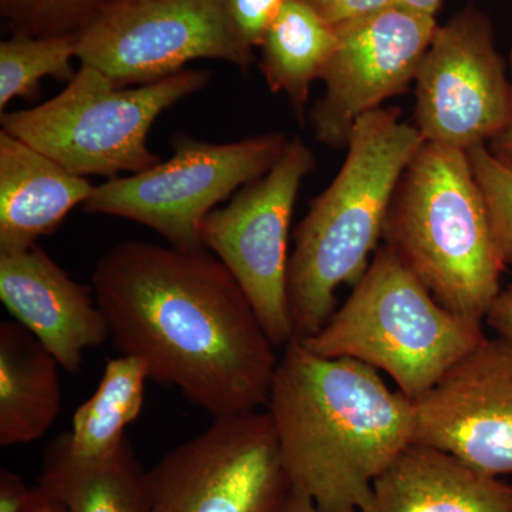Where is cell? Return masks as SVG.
Listing matches in <instances>:
<instances>
[{"instance_id":"1","label":"cell","mask_w":512,"mask_h":512,"mask_svg":"<svg viewBox=\"0 0 512 512\" xmlns=\"http://www.w3.org/2000/svg\"><path fill=\"white\" fill-rule=\"evenodd\" d=\"M120 355L214 417L266 406L279 357L234 276L208 249L121 242L92 275Z\"/></svg>"},{"instance_id":"2","label":"cell","mask_w":512,"mask_h":512,"mask_svg":"<svg viewBox=\"0 0 512 512\" xmlns=\"http://www.w3.org/2000/svg\"><path fill=\"white\" fill-rule=\"evenodd\" d=\"M293 488L320 512H365L376 477L413 439V403L375 367L292 340L265 406Z\"/></svg>"},{"instance_id":"3","label":"cell","mask_w":512,"mask_h":512,"mask_svg":"<svg viewBox=\"0 0 512 512\" xmlns=\"http://www.w3.org/2000/svg\"><path fill=\"white\" fill-rule=\"evenodd\" d=\"M423 144L397 109L380 107L356 121L345 163L296 227L288 271L293 340L316 335L336 311L340 286L365 275L400 180Z\"/></svg>"},{"instance_id":"4","label":"cell","mask_w":512,"mask_h":512,"mask_svg":"<svg viewBox=\"0 0 512 512\" xmlns=\"http://www.w3.org/2000/svg\"><path fill=\"white\" fill-rule=\"evenodd\" d=\"M383 238L444 308L484 322L507 265L467 151L424 141L394 194Z\"/></svg>"},{"instance_id":"5","label":"cell","mask_w":512,"mask_h":512,"mask_svg":"<svg viewBox=\"0 0 512 512\" xmlns=\"http://www.w3.org/2000/svg\"><path fill=\"white\" fill-rule=\"evenodd\" d=\"M485 338L481 320L444 308L384 245L329 322L301 342L315 355L375 367L414 403Z\"/></svg>"},{"instance_id":"6","label":"cell","mask_w":512,"mask_h":512,"mask_svg":"<svg viewBox=\"0 0 512 512\" xmlns=\"http://www.w3.org/2000/svg\"><path fill=\"white\" fill-rule=\"evenodd\" d=\"M211 82L207 70L183 72L119 89L82 66L62 93L28 110L2 113V130L79 177L138 174L161 163L147 146L150 128L175 103Z\"/></svg>"},{"instance_id":"7","label":"cell","mask_w":512,"mask_h":512,"mask_svg":"<svg viewBox=\"0 0 512 512\" xmlns=\"http://www.w3.org/2000/svg\"><path fill=\"white\" fill-rule=\"evenodd\" d=\"M289 138L266 133L234 143H205L175 134L174 154L150 170L94 187L87 214L109 215L153 229L173 247L205 248L201 225L217 204L264 177Z\"/></svg>"},{"instance_id":"8","label":"cell","mask_w":512,"mask_h":512,"mask_svg":"<svg viewBox=\"0 0 512 512\" xmlns=\"http://www.w3.org/2000/svg\"><path fill=\"white\" fill-rule=\"evenodd\" d=\"M77 59L126 89L160 82L200 59L247 72L254 53L227 0H113L80 33Z\"/></svg>"},{"instance_id":"9","label":"cell","mask_w":512,"mask_h":512,"mask_svg":"<svg viewBox=\"0 0 512 512\" xmlns=\"http://www.w3.org/2000/svg\"><path fill=\"white\" fill-rule=\"evenodd\" d=\"M150 512H288L293 484L268 412L214 417L147 470Z\"/></svg>"},{"instance_id":"10","label":"cell","mask_w":512,"mask_h":512,"mask_svg":"<svg viewBox=\"0 0 512 512\" xmlns=\"http://www.w3.org/2000/svg\"><path fill=\"white\" fill-rule=\"evenodd\" d=\"M315 154L293 137L268 174L245 185L201 225V241L241 286L275 348L293 340L288 303L293 208Z\"/></svg>"},{"instance_id":"11","label":"cell","mask_w":512,"mask_h":512,"mask_svg":"<svg viewBox=\"0 0 512 512\" xmlns=\"http://www.w3.org/2000/svg\"><path fill=\"white\" fill-rule=\"evenodd\" d=\"M414 82V126L427 143L468 151L510 123L512 84L490 20L474 6L437 26Z\"/></svg>"},{"instance_id":"12","label":"cell","mask_w":512,"mask_h":512,"mask_svg":"<svg viewBox=\"0 0 512 512\" xmlns=\"http://www.w3.org/2000/svg\"><path fill=\"white\" fill-rule=\"evenodd\" d=\"M434 16L399 5L335 26L338 43L311 113L320 143L348 146L360 117L407 92L437 29Z\"/></svg>"},{"instance_id":"13","label":"cell","mask_w":512,"mask_h":512,"mask_svg":"<svg viewBox=\"0 0 512 512\" xmlns=\"http://www.w3.org/2000/svg\"><path fill=\"white\" fill-rule=\"evenodd\" d=\"M412 443L491 477L512 474V342L485 338L413 403Z\"/></svg>"},{"instance_id":"14","label":"cell","mask_w":512,"mask_h":512,"mask_svg":"<svg viewBox=\"0 0 512 512\" xmlns=\"http://www.w3.org/2000/svg\"><path fill=\"white\" fill-rule=\"evenodd\" d=\"M0 301L72 375L87 349L110 339L93 286L74 281L37 244L0 252Z\"/></svg>"},{"instance_id":"15","label":"cell","mask_w":512,"mask_h":512,"mask_svg":"<svg viewBox=\"0 0 512 512\" xmlns=\"http://www.w3.org/2000/svg\"><path fill=\"white\" fill-rule=\"evenodd\" d=\"M365 512H512V485L440 448L410 443L376 477Z\"/></svg>"},{"instance_id":"16","label":"cell","mask_w":512,"mask_h":512,"mask_svg":"<svg viewBox=\"0 0 512 512\" xmlns=\"http://www.w3.org/2000/svg\"><path fill=\"white\" fill-rule=\"evenodd\" d=\"M96 185L25 141L0 131V252L33 247L53 234Z\"/></svg>"},{"instance_id":"17","label":"cell","mask_w":512,"mask_h":512,"mask_svg":"<svg viewBox=\"0 0 512 512\" xmlns=\"http://www.w3.org/2000/svg\"><path fill=\"white\" fill-rule=\"evenodd\" d=\"M59 362L16 320L0 322V446L42 439L62 404Z\"/></svg>"},{"instance_id":"18","label":"cell","mask_w":512,"mask_h":512,"mask_svg":"<svg viewBox=\"0 0 512 512\" xmlns=\"http://www.w3.org/2000/svg\"><path fill=\"white\" fill-rule=\"evenodd\" d=\"M37 485L67 512H150L147 471L127 437L110 457L90 461L74 456L60 434L43 454Z\"/></svg>"},{"instance_id":"19","label":"cell","mask_w":512,"mask_h":512,"mask_svg":"<svg viewBox=\"0 0 512 512\" xmlns=\"http://www.w3.org/2000/svg\"><path fill=\"white\" fill-rule=\"evenodd\" d=\"M338 43L336 28L308 0H286L262 43L261 70L272 93H285L305 120L311 86L322 80Z\"/></svg>"},{"instance_id":"20","label":"cell","mask_w":512,"mask_h":512,"mask_svg":"<svg viewBox=\"0 0 512 512\" xmlns=\"http://www.w3.org/2000/svg\"><path fill=\"white\" fill-rule=\"evenodd\" d=\"M147 370L133 356L107 360L96 392L73 414L66 431L69 447L82 460H103L119 450L127 426L140 416L146 393Z\"/></svg>"},{"instance_id":"21","label":"cell","mask_w":512,"mask_h":512,"mask_svg":"<svg viewBox=\"0 0 512 512\" xmlns=\"http://www.w3.org/2000/svg\"><path fill=\"white\" fill-rule=\"evenodd\" d=\"M79 35L35 37L13 35L0 43V110L16 99H35L45 77L69 83Z\"/></svg>"},{"instance_id":"22","label":"cell","mask_w":512,"mask_h":512,"mask_svg":"<svg viewBox=\"0 0 512 512\" xmlns=\"http://www.w3.org/2000/svg\"><path fill=\"white\" fill-rule=\"evenodd\" d=\"M113 0H0L15 35H80Z\"/></svg>"},{"instance_id":"23","label":"cell","mask_w":512,"mask_h":512,"mask_svg":"<svg viewBox=\"0 0 512 512\" xmlns=\"http://www.w3.org/2000/svg\"><path fill=\"white\" fill-rule=\"evenodd\" d=\"M471 168L483 192L498 251L505 265H512V164L485 144L467 151Z\"/></svg>"},{"instance_id":"24","label":"cell","mask_w":512,"mask_h":512,"mask_svg":"<svg viewBox=\"0 0 512 512\" xmlns=\"http://www.w3.org/2000/svg\"><path fill=\"white\" fill-rule=\"evenodd\" d=\"M286 0H227L232 22L249 47H261Z\"/></svg>"},{"instance_id":"25","label":"cell","mask_w":512,"mask_h":512,"mask_svg":"<svg viewBox=\"0 0 512 512\" xmlns=\"http://www.w3.org/2000/svg\"><path fill=\"white\" fill-rule=\"evenodd\" d=\"M333 26L372 15L396 5V0H308Z\"/></svg>"},{"instance_id":"26","label":"cell","mask_w":512,"mask_h":512,"mask_svg":"<svg viewBox=\"0 0 512 512\" xmlns=\"http://www.w3.org/2000/svg\"><path fill=\"white\" fill-rule=\"evenodd\" d=\"M30 491L23 478L8 468L0 470V512H23Z\"/></svg>"},{"instance_id":"27","label":"cell","mask_w":512,"mask_h":512,"mask_svg":"<svg viewBox=\"0 0 512 512\" xmlns=\"http://www.w3.org/2000/svg\"><path fill=\"white\" fill-rule=\"evenodd\" d=\"M484 322L494 329L497 336L512 342V284L498 293Z\"/></svg>"},{"instance_id":"28","label":"cell","mask_w":512,"mask_h":512,"mask_svg":"<svg viewBox=\"0 0 512 512\" xmlns=\"http://www.w3.org/2000/svg\"><path fill=\"white\" fill-rule=\"evenodd\" d=\"M23 512H67L66 507L45 488L36 485L30 491L28 504Z\"/></svg>"},{"instance_id":"29","label":"cell","mask_w":512,"mask_h":512,"mask_svg":"<svg viewBox=\"0 0 512 512\" xmlns=\"http://www.w3.org/2000/svg\"><path fill=\"white\" fill-rule=\"evenodd\" d=\"M490 150L497 154L498 157L512 164V114L510 123L505 127L503 133L490 141Z\"/></svg>"},{"instance_id":"30","label":"cell","mask_w":512,"mask_h":512,"mask_svg":"<svg viewBox=\"0 0 512 512\" xmlns=\"http://www.w3.org/2000/svg\"><path fill=\"white\" fill-rule=\"evenodd\" d=\"M443 0H396V5L402 8L413 10V12L423 13V15L434 16L436 18L437 10L440 9Z\"/></svg>"},{"instance_id":"31","label":"cell","mask_w":512,"mask_h":512,"mask_svg":"<svg viewBox=\"0 0 512 512\" xmlns=\"http://www.w3.org/2000/svg\"><path fill=\"white\" fill-rule=\"evenodd\" d=\"M288 512H320L315 503L308 497V495L301 493V491H293L291 505H289Z\"/></svg>"},{"instance_id":"32","label":"cell","mask_w":512,"mask_h":512,"mask_svg":"<svg viewBox=\"0 0 512 512\" xmlns=\"http://www.w3.org/2000/svg\"><path fill=\"white\" fill-rule=\"evenodd\" d=\"M511 70H512V52H511Z\"/></svg>"}]
</instances>
